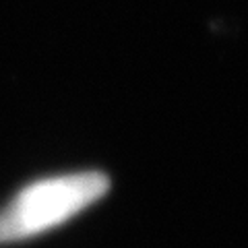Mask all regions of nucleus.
I'll return each instance as SVG.
<instances>
[{
  "label": "nucleus",
  "instance_id": "obj_1",
  "mask_svg": "<svg viewBox=\"0 0 248 248\" xmlns=\"http://www.w3.org/2000/svg\"><path fill=\"white\" fill-rule=\"evenodd\" d=\"M110 180L102 172H79L25 186L0 209V244L17 242L56 228L102 199Z\"/></svg>",
  "mask_w": 248,
  "mask_h": 248
}]
</instances>
